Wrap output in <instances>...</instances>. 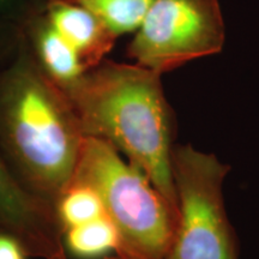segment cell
<instances>
[{"mask_svg":"<svg viewBox=\"0 0 259 259\" xmlns=\"http://www.w3.org/2000/svg\"><path fill=\"white\" fill-rule=\"evenodd\" d=\"M84 137L69 96L38 66L22 34L0 70V153L6 163L54 206L72 180Z\"/></svg>","mask_w":259,"mask_h":259,"instance_id":"6da1fadb","label":"cell"},{"mask_svg":"<svg viewBox=\"0 0 259 259\" xmlns=\"http://www.w3.org/2000/svg\"><path fill=\"white\" fill-rule=\"evenodd\" d=\"M161 76L136 63L106 58L65 93L83 135L102 139L124 154L177 212L170 170L177 122Z\"/></svg>","mask_w":259,"mask_h":259,"instance_id":"7a4b0ae2","label":"cell"},{"mask_svg":"<svg viewBox=\"0 0 259 259\" xmlns=\"http://www.w3.org/2000/svg\"><path fill=\"white\" fill-rule=\"evenodd\" d=\"M93 187L120 235L122 259H164L177 212L149 178L102 139L84 137L70 184Z\"/></svg>","mask_w":259,"mask_h":259,"instance_id":"3957f363","label":"cell"},{"mask_svg":"<svg viewBox=\"0 0 259 259\" xmlns=\"http://www.w3.org/2000/svg\"><path fill=\"white\" fill-rule=\"evenodd\" d=\"M170 170L178 216L164 259H239L223 196L231 166L191 144H174Z\"/></svg>","mask_w":259,"mask_h":259,"instance_id":"277c9868","label":"cell"},{"mask_svg":"<svg viewBox=\"0 0 259 259\" xmlns=\"http://www.w3.org/2000/svg\"><path fill=\"white\" fill-rule=\"evenodd\" d=\"M225 23L218 0H154L127 54L163 74L222 51Z\"/></svg>","mask_w":259,"mask_h":259,"instance_id":"5b68a950","label":"cell"},{"mask_svg":"<svg viewBox=\"0 0 259 259\" xmlns=\"http://www.w3.org/2000/svg\"><path fill=\"white\" fill-rule=\"evenodd\" d=\"M0 232L15 238L28 257L67 259L54 206L29 191L0 153Z\"/></svg>","mask_w":259,"mask_h":259,"instance_id":"8992f818","label":"cell"},{"mask_svg":"<svg viewBox=\"0 0 259 259\" xmlns=\"http://www.w3.org/2000/svg\"><path fill=\"white\" fill-rule=\"evenodd\" d=\"M44 12L77 52L87 71L106 59L118 38L101 18L76 0H48Z\"/></svg>","mask_w":259,"mask_h":259,"instance_id":"52a82bcc","label":"cell"},{"mask_svg":"<svg viewBox=\"0 0 259 259\" xmlns=\"http://www.w3.org/2000/svg\"><path fill=\"white\" fill-rule=\"evenodd\" d=\"M21 29L38 66L64 92L87 72L77 52L51 24L44 11Z\"/></svg>","mask_w":259,"mask_h":259,"instance_id":"ba28073f","label":"cell"},{"mask_svg":"<svg viewBox=\"0 0 259 259\" xmlns=\"http://www.w3.org/2000/svg\"><path fill=\"white\" fill-rule=\"evenodd\" d=\"M63 241L66 254L74 259H103L121 253L120 235L107 215L66 229Z\"/></svg>","mask_w":259,"mask_h":259,"instance_id":"9c48e42d","label":"cell"},{"mask_svg":"<svg viewBox=\"0 0 259 259\" xmlns=\"http://www.w3.org/2000/svg\"><path fill=\"white\" fill-rule=\"evenodd\" d=\"M63 234L71 227L94 221L106 215L102 200L93 187L84 184H70L54 204Z\"/></svg>","mask_w":259,"mask_h":259,"instance_id":"30bf717a","label":"cell"},{"mask_svg":"<svg viewBox=\"0 0 259 259\" xmlns=\"http://www.w3.org/2000/svg\"><path fill=\"white\" fill-rule=\"evenodd\" d=\"M102 19L119 37L136 31L154 0H76Z\"/></svg>","mask_w":259,"mask_h":259,"instance_id":"8fae6325","label":"cell"},{"mask_svg":"<svg viewBox=\"0 0 259 259\" xmlns=\"http://www.w3.org/2000/svg\"><path fill=\"white\" fill-rule=\"evenodd\" d=\"M48 0H0V19L18 25L44 11Z\"/></svg>","mask_w":259,"mask_h":259,"instance_id":"7c38bea8","label":"cell"},{"mask_svg":"<svg viewBox=\"0 0 259 259\" xmlns=\"http://www.w3.org/2000/svg\"><path fill=\"white\" fill-rule=\"evenodd\" d=\"M22 29L0 19V70L9 63L21 44Z\"/></svg>","mask_w":259,"mask_h":259,"instance_id":"4fadbf2b","label":"cell"},{"mask_svg":"<svg viewBox=\"0 0 259 259\" xmlns=\"http://www.w3.org/2000/svg\"><path fill=\"white\" fill-rule=\"evenodd\" d=\"M22 245L11 235L0 232V259H27Z\"/></svg>","mask_w":259,"mask_h":259,"instance_id":"5bb4252c","label":"cell"},{"mask_svg":"<svg viewBox=\"0 0 259 259\" xmlns=\"http://www.w3.org/2000/svg\"><path fill=\"white\" fill-rule=\"evenodd\" d=\"M103 259H122V258L118 257V255H115V254H112V255H108V257H106V258H103Z\"/></svg>","mask_w":259,"mask_h":259,"instance_id":"9a60e30c","label":"cell"}]
</instances>
